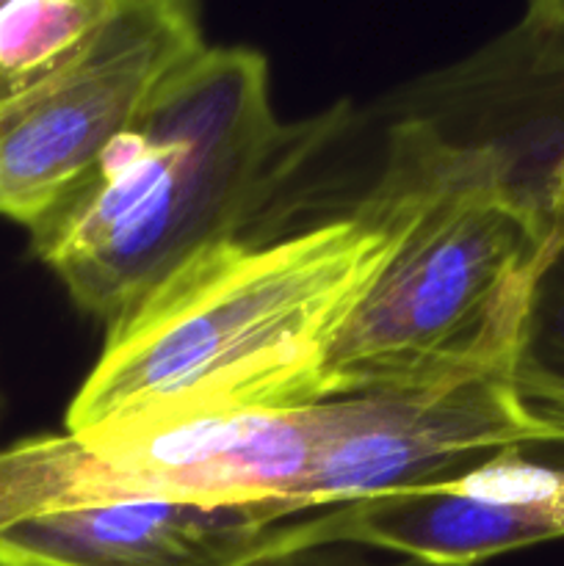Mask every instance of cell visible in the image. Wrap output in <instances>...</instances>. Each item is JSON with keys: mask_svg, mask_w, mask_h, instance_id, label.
<instances>
[{"mask_svg": "<svg viewBox=\"0 0 564 566\" xmlns=\"http://www.w3.org/2000/svg\"><path fill=\"white\" fill-rule=\"evenodd\" d=\"M6 111H9V103H0V119H3Z\"/></svg>", "mask_w": 564, "mask_h": 566, "instance_id": "cell-14", "label": "cell"}, {"mask_svg": "<svg viewBox=\"0 0 564 566\" xmlns=\"http://www.w3.org/2000/svg\"><path fill=\"white\" fill-rule=\"evenodd\" d=\"M564 536V440L529 442L442 484L293 523L299 547L370 545L431 566H476Z\"/></svg>", "mask_w": 564, "mask_h": 566, "instance_id": "cell-8", "label": "cell"}, {"mask_svg": "<svg viewBox=\"0 0 564 566\" xmlns=\"http://www.w3.org/2000/svg\"><path fill=\"white\" fill-rule=\"evenodd\" d=\"M205 48L197 6L119 0L75 64L9 99L0 119V219L25 230L39 224Z\"/></svg>", "mask_w": 564, "mask_h": 566, "instance_id": "cell-6", "label": "cell"}, {"mask_svg": "<svg viewBox=\"0 0 564 566\" xmlns=\"http://www.w3.org/2000/svg\"><path fill=\"white\" fill-rule=\"evenodd\" d=\"M330 403V431L293 495L299 514L442 484L509 448L547 440L498 376Z\"/></svg>", "mask_w": 564, "mask_h": 566, "instance_id": "cell-7", "label": "cell"}, {"mask_svg": "<svg viewBox=\"0 0 564 566\" xmlns=\"http://www.w3.org/2000/svg\"><path fill=\"white\" fill-rule=\"evenodd\" d=\"M509 390L514 398L564 392V221L553 227L531 280Z\"/></svg>", "mask_w": 564, "mask_h": 566, "instance_id": "cell-11", "label": "cell"}, {"mask_svg": "<svg viewBox=\"0 0 564 566\" xmlns=\"http://www.w3.org/2000/svg\"><path fill=\"white\" fill-rule=\"evenodd\" d=\"M401 119L435 158L545 227L564 221V0L401 92Z\"/></svg>", "mask_w": 564, "mask_h": 566, "instance_id": "cell-5", "label": "cell"}, {"mask_svg": "<svg viewBox=\"0 0 564 566\" xmlns=\"http://www.w3.org/2000/svg\"><path fill=\"white\" fill-rule=\"evenodd\" d=\"M0 412H3V392H0Z\"/></svg>", "mask_w": 564, "mask_h": 566, "instance_id": "cell-15", "label": "cell"}, {"mask_svg": "<svg viewBox=\"0 0 564 566\" xmlns=\"http://www.w3.org/2000/svg\"><path fill=\"white\" fill-rule=\"evenodd\" d=\"M396 241L390 208L205 249L108 321L66 434L324 401L326 354Z\"/></svg>", "mask_w": 564, "mask_h": 566, "instance_id": "cell-1", "label": "cell"}, {"mask_svg": "<svg viewBox=\"0 0 564 566\" xmlns=\"http://www.w3.org/2000/svg\"><path fill=\"white\" fill-rule=\"evenodd\" d=\"M368 193L390 208L396 241L326 354L324 401L509 381L551 227L490 188L393 166H382Z\"/></svg>", "mask_w": 564, "mask_h": 566, "instance_id": "cell-3", "label": "cell"}, {"mask_svg": "<svg viewBox=\"0 0 564 566\" xmlns=\"http://www.w3.org/2000/svg\"><path fill=\"white\" fill-rule=\"evenodd\" d=\"M332 403L227 412L0 448V525L105 501L265 503L291 520Z\"/></svg>", "mask_w": 564, "mask_h": 566, "instance_id": "cell-4", "label": "cell"}, {"mask_svg": "<svg viewBox=\"0 0 564 566\" xmlns=\"http://www.w3.org/2000/svg\"><path fill=\"white\" fill-rule=\"evenodd\" d=\"M291 523L265 503H86L0 525V566H254Z\"/></svg>", "mask_w": 564, "mask_h": 566, "instance_id": "cell-9", "label": "cell"}, {"mask_svg": "<svg viewBox=\"0 0 564 566\" xmlns=\"http://www.w3.org/2000/svg\"><path fill=\"white\" fill-rule=\"evenodd\" d=\"M332 127L335 114L282 125L265 55L208 44L28 230L33 258L77 310L116 318L199 252L247 238L260 205Z\"/></svg>", "mask_w": 564, "mask_h": 566, "instance_id": "cell-2", "label": "cell"}, {"mask_svg": "<svg viewBox=\"0 0 564 566\" xmlns=\"http://www.w3.org/2000/svg\"><path fill=\"white\" fill-rule=\"evenodd\" d=\"M514 401L536 429L545 431L547 440H564V392H540Z\"/></svg>", "mask_w": 564, "mask_h": 566, "instance_id": "cell-12", "label": "cell"}, {"mask_svg": "<svg viewBox=\"0 0 564 566\" xmlns=\"http://www.w3.org/2000/svg\"><path fill=\"white\" fill-rule=\"evenodd\" d=\"M254 566H370L368 562L348 553H337L335 547H296L263 558Z\"/></svg>", "mask_w": 564, "mask_h": 566, "instance_id": "cell-13", "label": "cell"}, {"mask_svg": "<svg viewBox=\"0 0 564 566\" xmlns=\"http://www.w3.org/2000/svg\"><path fill=\"white\" fill-rule=\"evenodd\" d=\"M119 0H9L0 3V103L59 77L114 17Z\"/></svg>", "mask_w": 564, "mask_h": 566, "instance_id": "cell-10", "label": "cell"}]
</instances>
